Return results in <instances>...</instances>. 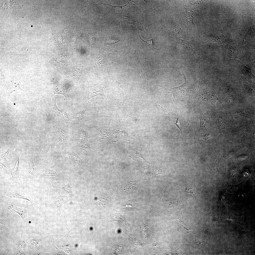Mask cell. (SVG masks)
<instances>
[{"label":"cell","instance_id":"obj_1","mask_svg":"<svg viewBox=\"0 0 255 255\" xmlns=\"http://www.w3.org/2000/svg\"><path fill=\"white\" fill-rule=\"evenodd\" d=\"M20 77L13 75L7 79L6 83L1 92V96L5 99H9V96L12 92L18 90L24 91L20 87Z\"/></svg>","mask_w":255,"mask_h":255},{"label":"cell","instance_id":"obj_2","mask_svg":"<svg viewBox=\"0 0 255 255\" xmlns=\"http://www.w3.org/2000/svg\"><path fill=\"white\" fill-rule=\"evenodd\" d=\"M185 79V82L182 85L176 87H165L159 85L157 86H160L163 89L173 94L174 99L175 98H183L186 97L189 94L190 89L191 87L190 82L187 80L185 75L183 73Z\"/></svg>","mask_w":255,"mask_h":255},{"label":"cell","instance_id":"obj_3","mask_svg":"<svg viewBox=\"0 0 255 255\" xmlns=\"http://www.w3.org/2000/svg\"><path fill=\"white\" fill-rule=\"evenodd\" d=\"M53 88L51 92V97L53 96L56 94H60L65 97V99L69 102L70 99L69 96V92L71 89L70 87L61 81H58L55 78L53 80Z\"/></svg>","mask_w":255,"mask_h":255},{"label":"cell","instance_id":"obj_4","mask_svg":"<svg viewBox=\"0 0 255 255\" xmlns=\"http://www.w3.org/2000/svg\"><path fill=\"white\" fill-rule=\"evenodd\" d=\"M4 205L6 208L18 213L23 221L26 220L28 209L25 206L13 200L8 201Z\"/></svg>","mask_w":255,"mask_h":255},{"label":"cell","instance_id":"obj_5","mask_svg":"<svg viewBox=\"0 0 255 255\" xmlns=\"http://www.w3.org/2000/svg\"><path fill=\"white\" fill-rule=\"evenodd\" d=\"M128 148L130 157L139 163L142 170L144 172L147 168L149 170V169L150 167L148 162L144 160L140 153L131 147H130Z\"/></svg>","mask_w":255,"mask_h":255},{"label":"cell","instance_id":"obj_6","mask_svg":"<svg viewBox=\"0 0 255 255\" xmlns=\"http://www.w3.org/2000/svg\"><path fill=\"white\" fill-rule=\"evenodd\" d=\"M197 7L187 9L185 11L180 13L179 16L189 26H195L193 22V17L195 14L198 11Z\"/></svg>","mask_w":255,"mask_h":255},{"label":"cell","instance_id":"obj_7","mask_svg":"<svg viewBox=\"0 0 255 255\" xmlns=\"http://www.w3.org/2000/svg\"><path fill=\"white\" fill-rule=\"evenodd\" d=\"M0 193L1 194L6 195L10 198H21L28 200L30 202H31V200L30 199L18 193L13 189L7 187H4L2 188L0 190Z\"/></svg>","mask_w":255,"mask_h":255},{"label":"cell","instance_id":"obj_8","mask_svg":"<svg viewBox=\"0 0 255 255\" xmlns=\"http://www.w3.org/2000/svg\"><path fill=\"white\" fill-rule=\"evenodd\" d=\"M89 107H84L83 110L72 118H70V121L73 123H79L85 120L88 116Z\"/></svg>","mask_w":255,"mask_h":255},{"label":"cell","instance_id":"obj_9","mask_svg":"<svg viewBox=\"0 0 255 255\" xmlns=\"http://www.w3.org/2000/svg\"><path fill=\"white\" fill-rule=\"evenodd\" d=\"M51 98V99L53 105L55 110L56 111L58 117L62 120L66 121H70V118L68 116L65 111L63 110H60L57 107L56 104L57 98L54 96Z\"/></svg>","mask_w":255,"mask_h":255},{"label":"cell","instance_id":"obj_10","mask_svg":"<svg viewBox=\"0 0 255 255\" xmlns=\"http://www.w3.org/2000/svg\"><path fill=\"white\" fill-rule=\"evenodd\" d=\"M97 86L95 85L91 84L89 91L84 100H89L93 97L97 96H103L102 89Z\"/></svg>","mask_w":255,"mask_h":255},{"label":"cell","instance_id":"obj_11","mask_svg":"<svg viewBox=\"0 0 255 255\" xmlns=\"http://www.w3.org/2000/svg\"><path fill=\"white\" fill-rule=\"evenodd\" d=\"M144 204H140L136 203L132 200L125 201L123 206L125 209L127 210L132 211L136 212V211L139 210L142 206Z\"/></svg>","mask_w":255,"mask_h":255},{"label":"cell","instance_id":"obj_12","mask_svg":"<svg viewBox=\"0 0 255 255\" xmlns=\"http://www.w3.org/2000/svg\"><path fill=\"white\" fill-rule=\"evenodd\" d=\"M33 157L32 155L29 159V168L26 174L27 177L30 179H33L35 177L37 170V166L35 165L33 162Z\"/></svg>","mask_w":255,"mask_h":255},{"label":"cell","instance_id":"obj_13","mask_svg":"<svg viewBox=\"0 0 255 255\" xmlns=\"http://www.w3.org/2000/svg\"><path fill=\"white\" fill-rule=\"evenodd\" d=\"M66 59V56L64 55H54L51 57L49 62L56 66H58L65 64Z\"/></svg>","mask_w":255,"mask_h":255},{"label":"cell","instance_id":"obj_14","mask_svg":"<svg viewBox=\"0 0 255 255\" xmlns=\"http://www.w3.org/2000/svg\"><path fill=\"white\" fill-rule=\"evenodd\" d=\"M153 163V169L151 174V175L155 177L158 175L162 174L163 172L162 169H160L158 167V162L157 163V160L154 161Z\"/></svg>","mask_w":255,"mask_h":255},{"label":"cell","instance_id":"obj_15","mask_svg":"<svg viewBox=\"0 0 255 255\" xmlns=\"http://www.w3.org/2000/svg\"><path fill=\"white\" fill-rule=\"evenodd\" d=\"M82 67L81 65H78L75 67L71 74L72 77L74 78L79 79L82 72Z\"/></svg>","mask_w":255,"mask_h":255},{"label":"cell","instance_id":"obj_16","mask_svg":"<svg viewBox=\"0 0 255 255\" xmlns=\"http://www.w3.org/2000/svg\"><path fill=\"white\" fill-rule=\"evenodd\" d=\"M182 192L191 193L195 197L196 200L198 199L197 195L195 189L194 187L191 185H189L186 187L184 190L183 189Z\"/></svg>","mask_w":255,"mask_h":255},{"label":"cell","instance_id":"obj_17","mask_svg":"<svg viewBox=\"0 0 255 255\" xmlns=\"http://www.w3.org/2000/svg\"><path fill=\"white\" fill-rule=\"evenodd\" d=\"M138 34L140 40V42L142 43H143L144 44H145L148 47H151V48L153 49H158L155 48L153 46V40L156 37L157 35H156V36L155 37L147 41H145L143 39H142L141 38L139 32H138Z\"/></svg>","mask_w":255,"mask_h":255},{"label":"cell","instance_id":"obj_18","mask_svg":"<svg viewBox=\"0 0 255 255\" xmlns=\"http://www.w3.org/2000/svg\"><path fill=\"white\" fill-rule=\"evenodd\" d=\"M9 150L10 148L9 149L4 153L2 154L1 155V163L4 167L6 165L8 162L9 160L8 154Z\"/></svg>","mask_w":255,"mask_h":255},{"label":"cell","instance_id":"obj_19","mask_svg":"<svg viewBox=\"0 0 255 255\" xmlns=\"http://www.w3.org/2000/svg\"><path fill=\"white\" fill-rule=\"evenodd\" d=\"M27 244L26 240H19L17 242L16 246L18 249L25 251L27 246Z\"/></svg>","mask_w":255,"mask_h":255},{"label":"cell","instance_id":"obj_20","mask_svg":"<svg viewBox=\"0 0 255 255\" xmlns=\"http://www.w3.org/2000/svg\"><path fill=\"white\" fill-rule=\"evenodd\" d=\"M39 244L40 240L37 238L32 237L29 240V246L31 248H34L36 247Z\"/></svg>","mask_w":255,"mask_h":255},{"label":"cell","instance_id":"obj_21","mask_svg":"<svg viewBox=\"0 0 255 255\" xmlns=\"http://www.w3.org/2000/svg\"><path fill=\"white\" fill-rule=\"evenodd\" d=\"M19 162V157L18 158L14 167L11 170V174L13 179L14 178L18 173V166Z\"/></svg>","mask_w":255,"mask_h":255},{"label":"cell","instance_id":"obj_22","mask_svg":"<svg viewBox=\"0 0 255 255\" xmlns=\"http://www.w3.org/2000/svg\"><path fill=\"white\" fill-rule=\"evenodd\" d=\"M170 25L171 28L175 34L176 35L178 34V35L179 36H182V31L180 28L177 26L172 23H170Z\"/></svg>","mask_w":255,"mask_h":255},{"label":"cell","instance_id":"obj_23","mask_svg":"<svg viewBox=\"0 0 255 255\" xmlns=\"http://www.w3.org/2000/svg\"><path fill=\"white\" fill-rule=\"evenodd\" d=\"M65 29H63L58 32L56 36L57 42L59 44H61L64 42V38L63 37V34Z\"/></svg>","mask_w":255,"mask_h":255},{"label":"cell","instance_id":"obj_24","mask_svg":"<svg viewBox=\"0 0 255 255\" xmlns=\"http://www.w3.org/2000/svg\"><path fill=\"white\" fill-rule=\"evenodd\" d=\"M111 219V220L116 221L120 223H123L125 221L124 218L122 216L117 214L114 215Z\"/></svg>","mask_w":255,"mask_h":255},{"label":"cell","instance_id":"obj_25","mask_svg":"<svg viewBox=\"0 0 255 255\" xmlns=\"http://www.w3.org/2000/svg\"><path fill=\"white\" fill-rule=\"evenodd\" d=\"M86 2L87 3L86 6V7L88 12L91 8L97 6L102 4L106 5L102 2H100L97 4H94L92 3L90 0L87 1Z\"/></svg>","mask_w":255,"mask_h":255},{"label":"cell","instance_id":"obj_26","mask_svg":"<svg viewBox=\"0 0 255 255\" xmlns=\"http://www.w3.org/2000/svg\"><path fill=\"white\" fill-rule=\"evenodd\" d=\"M181 44L185 47L186 49L188 50L191 51L193 50V48L190 43L184 40L180 39L179 40Z\"/></svg>","mask_w":255,"mask_h":255},{"label":"cell","instance_id":"obj_27","mask_svg":"<svg viewBox=\"0 0 255 255\" xmlns=\"http://www.w3.org/2000/svg\"><path fill=\"white\" fill-rule=\"evenodd\" d=\"M217 96V94L213 93L211 94L209 100V102L214 107L215 106V103L216 101L219 100Z\"/></svg>","mask_w":255,"mask_h":255},{"label":"cell","instance_id":"obj_28","mask_svg":"<svg viewBox=\"0 0 255 255\" xmlns=\"http://www.w3.org/2000/svg\"><path fill=\"white\" fill-rule=\"evenodd\" d=\"M176 113L177 114V118L176 122L175 123H173L171 122V123L177 126L178 128L180 131L181 135L182 134V131L183 129L182 123L178 113Z\"/></svg>","mask_w":255,"mask_h":255},{"label":"cell","instance_id":"obj_29","mask_svg":"<svg viewBox=\"0 0 255 255\" xmlns=\"http://www.w3.org/2000/svg\"><path fill=\"white\" fill-rule=\"evenodd\" d=\"M138 0H129L125 5L120 6V7H131L134 6L138 2Z\"/></svg>","mask_w":255,"mask_h":255},{"label":"cell","instance_id":"obj_30","mask_svg":"<svg viewBox=\"0 0 255 255\" xmlns=\"http://www.w3.org/2000/svg\"><path fill=\"white\" fill-rule=\"evenodd\" d=\"M200 128H206L208 125V122L207 120L205 119L200 117Z\"/></svg>","mask_w":255,"mask_h":255},{"label":"cell","instance_id":"obj_31","mask_svg":"<svg viewBox=\"0 0 255 255\" xmlns=\"http://www.w3.org/2000/svg\"><path fill=\"white\" fill-rule=\"evenodd\" d=\"M241 70L242 72L244 74L247 75H252L251 69L246 67L245 66L242 67Z\"/></svg>","mask_w":255,"mask_h":255},{"label":"cell","instance_id":"obj_32","mask_svg":"<svg viewBox=\"0 0 255 255\" xmlns=\"http://www.w3.org/2000/svg\"><path fill=\"white\" fill-rule=\"evenodd\" d=\"M190 234L193 235V236L194 238V239L197 242H200V237L198 233L196 231H189Z\"/></svg>","mask_w":255,"mask_h":255},{"label":"cell","instance_id":"obj_33","mask_svg":"<svg viewBox=\"0 0 255 255\" xmlns=\"http://www.w3.org/2000/svg\"><path fill=\"white\" fill-rule=\"evenodd\" d=\"M196 99L198 101H207L205 96L203 94H200L197 96Z\"/></svg>","mask_w":255,"mask_h":255},{"label":"cell","instance_id":"obj_34","mask_svg":"<svg viewBox=\"0 0 255 255\" xmlns=\"http://www.w3.org/2000/svg\"><path fill=\"white\" fill-rule=\"evenodd\" d=\"M89 42L92 45L94 44L95 40V38L94 35L93 34H90L89 36Z\"/></svg>","mask_w":255,"mask_h":255},{"label":"cell","instance_id":"obj_35","mask_svg":"<svg viewBox=\"0 0 255 255\" xmlns=\"http://www.w3.org/2000/svg\"><path fill=\"white\" fill-rule=\"evenodd\" d=\"M55 175L56 174L54 171L48 169H47L46 170L45 174V175L47 176H55Z\"/></svg>","mask_w":255,"mask_h":255},{"label":"cell","instance_id":"obj_36","mask_svg":"<svg viewBox=\"0 0 255 255\" xmlns=\"http://www.w3.org/2000/svg\"><path fill=\"white\" fill-rule=\"evenodd\" d=\"M6 223L4 220L3 219L0 218V229L1 230H3L5 229V227Z\"/></svg>","mask_w":255,"mask_h":255},{"label":"cell","instance_id":"obj_37","mask_svg":"<svg viewBox=\"0 0 255 255\" xmlns=\"http://www.w3.org/2000/svg\"><path fill=\"white\" fill-rule=\"evenodd\" d=\"M119 41V39H109L108 41V44H114L116 42Z\"/></svg>","mask_w":255,"mask_h":255},{"label":"cell","instance_id":"obj_38","mask_svg":"<svg viewBox=\"0 0 255 255\" xmlns=\"http://www.w3.org/2000/svg\"><path fill=\"white\" fill-rule=\"evenodd\" d=\"M24 251L17 249L15 252V255H25Z\"/></svg>","mask_w":255,"mask_h":255},{"label":"cell","instance_id":"obj_39","mask_svg":"<svg viewBox=\"0 0 255 255\" xmlns=\"http://www.w3.org/2000/svg\"><path fill=\"white\" fill-rule=\"evenodd\" d=\"M252 31L250 29L249 31L244 36V40L245 39H246V38H248L249 37V36L251 35L252 33Z\"/></svg>","mask_w":255,"mask_h":255},{"label":"cell","instance_id":"obj_40","mask_svg":"<svg viewBox=\"0 0 255 255\" xmlns=\"http://www.w3.org/2000/svg\"><path fill=\"white\" fill-rule=\"evenodd\" d=\"M8 250H9L8 249H5V250L4 249V251H3V253H2V255H11V252H10V251H8Z\"/></svg>","mask_w":255,"mask_h":255}]
</instances>
